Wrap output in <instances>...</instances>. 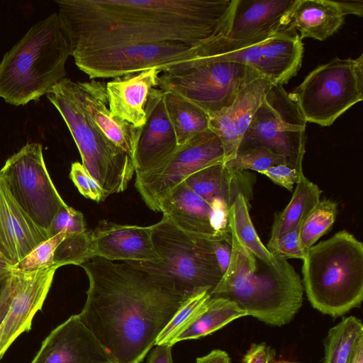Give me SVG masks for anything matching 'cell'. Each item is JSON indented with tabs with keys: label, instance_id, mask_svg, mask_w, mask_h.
I'll use <instances>...</instances> for the list:
<instances>
[{
	"label": "cell",
	"instance_id": "cell-1",
	"mask_svg": "<svg viewBox=\"0 0 363 363\" xmlns=\"http://www.w3.org/2000/svg\"><path fill=\"white\" fill-rule=\"evenodd\" d=\"M82 321L117 363H140L159 334L187 301L167 277L130 261L95 257Z\"/></svg>",
	"mask_w": 363,
	"mask_h": 363
},
{
	"label": "cell",
	"instance_id": "cell-2",
	"mask_svg": "<svg viewBox=\"0 0 363 363\" xmlns=\"http://www.w3.org/2000/svg\"><path fill=\"white\" fill-rule=\"evenodd\" d=\"M234 0H57L71 55L175 41L200 44L225 31Z\"/></svg>",
	"mask_w": 363,
	"mask_h": 363
},
{
	"label": "cell",
	"instance_id": "cell-3",
	"mask_svg": "<svg viewBox=\"0 0 363 363\" xmlns=\"http://www.w3.org/2000/svg\"><path fill=\"white\" fill-rule=\"evenodd\" d=\"M231 256L228 267L211 296L234 301L247 315L271 326L289 323L303 304V286L298 274L286 259L271 266L240 242L229 222Z\"/></svg>",
	"mask_w": 363,
	"mask_h": 363
},
{
	"label": "cell",
	"instance_id": "cell-4",
	"mask_svg": "<svg viewBox=\"0 0 363 363\" xmlns=\"http://www.w3.org/2000/svg\"><path fill=\"white\" fill-rule=\"evenodd\" d=\"M71 46L57 12L34 24L0 62V97L14 106L38 101L66 78Z\"/></svg>",
	"mask_w": 363,
	"mask_h": 363
},
{
	"label": "cell",
	"instance_id": "cell-5",
	"mask_svg": "<svg viewBox=\"0 0 363 363\" xmlns=\"http://www.w3.org/2000/svg\"><path fill=\"white\" fill-rule=\"evenodd\" d=\"M303 286L311 306L336 318L359 307L363 299V245L341 230L308 249Z\"/></svg>",
	"mask_w": 363,
	"mask_h": 363
},
{
	"label": "cell",
	"instance_id": "cell-6",
	"mask_svg": "<svg viewBox=\"0 0 363 363\" xmlns=\"http://www.w3.org/2000/svg\"><path fill=\"white\" fill-rule=\"evenodd\" d=\"M46 95L66 123L82 165L105 198L124 191L135 172L134 161L91 121L82 104L77 82L65 78Z\"/></svg>",
	"mask_w": 363,
	"mask_h": 363
},
{
	"label": "cell",
	"instance_id": "cell-7",
	"mask_svg": "<svg viewBox=\"0 0 363 363\" xmlns=\"http://www.w3.org/2000/svg\"><path fill=\"white\" fill-rule=\"evenodd\" d=\"M150 227L161 261L130 262L167 277L188 298L204 290L211 294L223 277L213 242L186 233L164 215Z\"/></svg>",
	"mask_w": 363,
	"mask_h": 363
},
{
	"label": "cell",
	"instance_id": "cell-8",
	"mask_svg": "<svg viewBox=\"0 0 363 363\" xmlns=\"http://www.w3.org/2000/svg\"><path fill=\"white\" fill-rule=\"evenodd\" d=\"M306 122L330 126L363 99V55L335 57L312 70L289 94Z\"/></svg>",
	"mask_w": 363,
	"mask_h": 363
},
{
	"label": "cell",
	"instance_id": "cell-9",
	"mask_svg": "<svg viewBox=\"0 0 363 363\" xmlns=\"http://www.w3.org/2000/svg\"><path fill=\"white\" fill-rule=\"evenodd\" d=\"M302 40L295 30H283L267 38L234 41L223 34L206 40L196 63L235 62L245 65L274 84L284 85L301 67Z\"/></svg>",
	"mask_w": 363,
	"mask_h": 363
},
{
	"label": "cell",
	"instance_id": "cell-10",
	"mask_svg": "<svg viewBox=\"0 0 363 363\" xmlns=\"http://www.w3.org/2000/svg\"><path fill=\"white\" fill-rule=\"evenodd\" d=\"M167 41L107 48L74 55L90 79L115 78L155 68L169 72L196 60L202 43Z\"/></svg>",
	"mask_w": 363,
	"mask_h": 363
},
{
	"label": "cell",
	"instance_id": "cell-11",
	"mask_svg": "<svg viewBox=\"0 0 363 363\" xmlns=\"http://www.w3.org/2000/svg\"><path fill=\"white\" fill-rule=\"evenodd\" d=\"M259 76L251 67L235 62H193L183 70L160 72L157 87L190 101L209 114L229 107L240 91Z\"/></svg>",
	"mask_w": 363,
	"mask_h": 363
},
{
	"label": "cell",
	"instance_id": "cell-12",
	"mask_svg": "<svg viewBox=\"0 0 363 363\" xmlns=\"http://www.w3.org/2000/svg\"><path fill=\"white\" fill-rule=\"evenodd\" d=\"M306 121L281 84H273L257 109L240 144L264 145L284 157L290 167L303 169Z\"/></svg>",
	"mask_w": 363,
	"mask_h": 363
},
{
	"label": "cell",
	"instance_id": "cell-13",
	"mask_svg": "<svg viewBox=\"0 0 363 363\" xmlns=\"http://www.w3.org/2000/svg\"><path fill=\"white\" fill-rule=\"evenodd\" d=\"M0 175L21 208L49 232L55 214L66 203L48 174L42 145L26 144L6 160Z\"/></svg>",
	"mask_w": 363,
	"mask_h": 363
},
{
	"label": "cell",
	"instance_id": "cell-14",
	"mask_svg": "<svg viewBox=\"0 0 363 363\" xmlns=\"http://www.w3.org/2000/svg\"><path fill=\"white\" fill-rule=\"evenodd\" d=\"M221 140L211 130L203 131L184 143L157 167L136 174L135 187L147 206L160 211L165 197L194 173L223 163Z\"/></svg>",
	"mask_w": 363,
	"mask_h": 363
},
{
	"label": "cell",
	"instance_id": "cell-15",
	"mask_svg": "<svg viewBox=\"0 0 363 363\" xmlns=\"http://www.w3.org/2000/svg\"><path fill=\"white\" fill-rule=\"evenodd\" d=\"M58 266L34 271L12 270L13 292L0 338V360L16 339L31 329L32 320L40 311L51 287Z\"/></svg>",
	"mask_w": 363,
	"mask_h": 363
},
{
	"label": "cell",
	"instance_id": "cell-16",
	"mask_svg": "<svg viewBox=\"0 0 363 363\" xmlns=\"http://www.w3.org/2000/svg\"><path fill=\"white\" fill-rule=\"evenodd\" d=\"M113 360L77 315L44 339L31 363H104Z\"/></svg>",
	"mask_w": 363,
	"mask_h": 363
},
{
	"label": "cell",
	"instance_id": "cell-17",
	"mask_svg": "<svg viewBox=\"0 0 363 363\" xmlns=\"http://www.w3.org/2000/svg\"><path fill=\"white\" fill-rule=\"evenodd\" d=\"M297 0H234L223 35L234 41L267 38L285 30Z\"/></svg>",
	"mask_w": 363,
	"mask_h": 363
},
{
	"label": "cell",
	"instance_id": "cell-18",
	"mask_svg": "<svg viewBox=\"0 0 363 363\" xmlns=\"http://www.w3.org/2000/svg\"><path fill=\"white\" fill-rule=\"evenodd\" d=\"M145 110L146 121L133 158L135 174L157 167L179 146L165 108L162 90L158 87L151 89Z\"/></svg>",
	"mask_w": 363,
	"mask_h": 363
},
{
	"label": "cell",
	"instance_id": "cell-19",
	"mask_svg": "<svg viewBox=\"0 0 363 363\" xmlns=\"http://www.w3.org/2000/svg\"><path fill=\"white\" fill-rule=\"evenodd\" d=\"M273 83L259 76L247 83L228 108L209 113V129L221 140L223 163L233 159L253 116Z\"/></svg>",
	"mask_w": 363,
	"mask_h": 363
},
{
	"label": "cell",
	"instance_id": "cell-20",
	"mask_svg": "<svg viewBox=\"0 0 363 363\" xmlns=\"http://www.w3.org/2000/svg\"><path fill=\"white\" fill-rule=\"evenodd\" d=\"M49 238V232L21 208L0 175V252L13 267Z\"/></svg>",
	"mask_w": 363,
	"mask_h": 363
},
{
	"label": "cell",
	"instance_id": "cell-21",
	"mask_svg": "<svg viewBox=\"0 0 363 363\" xmlns=\"http://www.w3.org/2000/svg\"><path fill=\"white\" fill-rule=\"evenodd\" d=\"M96 257L113 261L157 262L151 227L118 224L107 220L91 230Z\"/></svg>",
	"mask_w": 363,
	"mask_h": 363
},
{
	"label": "cell",
	"instance_id": "cell-22",
	"mask_svg": "<svg viewBox=\"0 0 363 363\" xmlns=\"http://www.w3.org/2000/svg\"><path fill=\"white\" fill-rule=\"evenodd\" d=\"M160 74V70L152 68L115 77L106 83L112 116L136 128L143 127L148 95L152 89L157 87Z\"/></svg>",
	"mask_w": 363,
	"mask_h": 363
},
{
	"label": "cell",
	"instance_id": "cell-23",
	"mask_svg": "<svg viewBox=\"0 0 363 363\" xmlns=\"http://www.w3.org/2000/svg\"><path fill=\"white\" fill-rule=\"evenodd\" d=\"M160 211L186 233L212 242L225 241L213 225L211 203L194 191L184 182L162 201Z\"/></svg>",
	"mask_w": 363,
	"mask_h": 363
},
{
	"label": "cell",
	"instance_id": "cell-24",
	"mask_svg": "<svg viewBox=\"0 0 363 363\" xmlns=\"http://www.w3.org/2000/svg\"><path fill=\"white\" fill-rule=\"evenodd\" d=\"M77 83L82 104L91 121L110 140L133 160L143 127L136 128L112 116L105 82L91 79Z\"/></svg>",
	"mask_w": 363,
	"mask_h": 363
},
{
	"label": "cell",
	"instance_id": "cell-25",
	"mask_svg": "<svg viewBox=\"0 0 363 363\" xmlns=\"http://www.w3.org/2000/svg\"><path fill=\"white\" fill-rule=\"evenodd\" d=\"M184 182L208 202L220 198L230 207L240 194L251 199L255 177L247 170L234 169L218 163L194 173Z\"/></svg>",
	"mask_w": 363,
	"mask_h": 363
},
{
	"label": "cell",
	"instance_id": "cell-26",
	"mask_svg": "<svg viewBox=\"0 0 363 363\" xmlns=\"http://www.w3.org/2000/svg\"><path fill=\"white\" fill-rule=\"evenodd\" d=\"M345 16L335 0H297L286 29L296 31L301 40L323 41L342 26Z\"/></svg>",
	"mask_w": 363,
	"mask_h": 363
},
{
	"label": "cell",
	"instance_id": "cell-27",
	"mask_svg": "<svg viewBox=\"0 0 363 363\" xmlns=\"http://www.w3.org/2000/svg\"><path fill=\"white\" fill-rule=\"evenodd\" d=\"M296 184L288 205L281 213L275 215L269 240H273L294 229L306 218L320 201L322 191L305 177L303 172L301 173Z\"/></svg>",
	"mask_w": 363,
	"mask_h": 363
},
{
	"label": "cell",
	"instance_id": "cell-28",
	"mask_svg": "<svg viewBox=\"0 0 363 363\" xmlns=\"http://www.w3.org/2000/svg\"><path fill=\"white\" fill-rule=\"evenodd\" d=\"M164 101L178 145L209 129V115L201 107L171 92L164 91Z\"/></svg>",
	"mask_w": 363,
	"mask_h": 363
},
{
	"label": "cell",
	"instance_id": "cell-29",
	"mask_svg": "<svg viewBox=\"0 0 363 363\" xmlns=\"http://www.w3.org/2000/svg\"><path fill=\"white\" fill-rule=\"evenodd\" d=\"M247 316L236 303L228 298L211 296L201 313L174 340L199 339L208 335L235 319Z\"/></svg>",
	"mask_w": 363,
	"mask_h": 363
},
{
	"label": "cell",
	"instance_id": "cell-30",
	"mask_svg": "<svg viewBox=\"0 0 363 363\" xmlns=\"http://www.w3.org/2000/svg\"><path fill=\"white\" fill-rule=\"evenodd\" d=\"M363 337L362 320L350 315L330 328L324 339L323 363H350L355 347Z\"/></svg>",
	"mask_w": 363,
	"mask_h": 363
},
{
	"label": "cell",
	"instance_id": "cell-31",
	"mask_svg": "<svg viewBox=\"0 0 363 363\" xmlns=\"http://www.w3.org/2000/svg\"><path fill=\"white\" fill-rule=\"evenodd\" d=\"M249 206L250 201L240 194L229 209V222L247 250L267 264L276 266L281 257L272 254L261 241L250 218Z\"/></svg>",
	"mask_w": 363,
	"mask_h": 363
},
{
	"label": "cell",
	"instance_id": "cell-32",
	"mask_svg": "<svg viewBox=\"0 0 363 363\" xmlns=\"http://www.w3.org/2000/svg\"><path fill=\"white\" fill-rule=\"evenodd\" d=\"M337 213V203L324 199L318 202L302 224L299 242L305 254L333 226Z\"/></svg>",
	"mask_w": 363,
	"mask_h": 363
},
{
	"label": "cell",
	"instance_id": "cell-33",
	"mask_svg": "<svg viewBox=\"0 0 363 363\" xmlns=\"http://www.w3.org/2000/svg\"><path fill=\"white\" fill-rule=\"evenodd\" d=\"M211 297L204 290L188 298L159 334L155 345L173 346L175 338L202 313Z\"/></svg>",
	"mask_w": 363,
	"mask_h": 363
},
{
	"label": "cell",
	"instance_id": "cell-34",
	"mask_svg": "<svg viewBox=\"0 0 363 363\" xmlns=\"http://www.w3.org/2000/svg\"><path fill=\"white\" fill-rule=\"evenodd\" d=\"M96 257L91 230L66 234L54 253V264L60 267L74 264L81 266Z\"/></svg>",
	"mask_w": 363,
	"mask_h": 363
},
{
	"label": "cell",
	"instance_id": "cell-35",
	"mask_svg": "<svg viewBox=\"0 0 363 363\" xmlns=\"http://www.w3.org/2000/svg\"><path fill=\"white\" fill-rule=\"evenodd\" d=\"M223 164L231 169L258 173L274 165L286 164L283 156L259 144H240L235 157Z\"/></svg>",
	"mask_w": 363,
	"mask_h": 363
},
{
	"label": "cell",
	"instance_id": "cell-36",
	"mask_svg": "<svg viewBox=\"0 0 363 363\" xmlns=\"http://www.w3.org/2000/svg\"><path fill=\"white\" fill-rule=\"evenodd\" d=\"M66 233H60L41 242L18 264L13 270L34 271L54 264L55 249L65 237Z\"/></svg>",
	"mask_w": 363,
	"mask_h": 363
},
{
	"label": "cell",
	"instance_id": "cell-37",
	"mask_svg": "<svg viewBox=\"0 0 363 363\" xmlns=\"http://www.w3.org/2000/svg\"><path fill=\"white\" fill-rule=\"evenodd\" d=\"M86 230V223L82 213L65 204L55 214L49 229V234L52 238L60 233L74 234Z\"/></svg>",
	"mask_w": 363,
	"mask_h": 363
},
{
	"label": "cell",
	"instance_id": "cell-38",
	"mask_svg": "<svg viewBox=\"0 0 363 363\" xmlns=\"http://www.w3.org/2000/svg\"><path fill=\"white\" fill-rule=\"evenodd\" d=\"M304 220L301 221L294 229L283 235L273 240H269L267 250L274 255L286 260L288 259L303 260L305 254L300 246L299 235Z\"/></svg>",
	"mask_w": 363,
	"mask_h": 363
},
{
	"label": "cell",
	"instance_id": "cell-39",
	"mask_svg": "<svg viewBox=\"0 0 363 363\" xmlns=\"http://www.w3.org/2000/svg\"><path fill=\"white\" fill-rule=\"evenodd\" d=\"M69 177L80 194L84 197L96 202L106 199L101 188L87 172L82 164L79 162H73Z\"/></svg>",
	"mask_w": 363,
	"mask_h": 363
},
{
	"label": "cell",
	"instance_id": "cell-40",
	"mask_svg": "<svg viewBox=\"0 0 363 363\" xmlns=\"http://www.w3.org/2000/svg\"><path fill=\"white\" fill-rule=\"evenodd\" d=\"M302 172L303 169L298 170L285 164H280L272 166L259 173L267 177L275 184L292 191L294 184L298 182Z\"/></svg>",
	"mask_w": 363,
	"mask_h": 363
},
{
	"label": "cell",
	"instance_id": "cell-41",
	"mask_svg": "<svg viewBox=\"0 0 363 363\" xmlns=\"http://www.w3.org/2000/svg\"><path fill=\"white\" fill-rule=\"evenodd\" d=\"M276 352L265 342L252 343L242 357L241 363H274Z\"/></svg>",
	"mask_w": 363,
	"mask_h": 363
},
{
	"label": "cell",
	"instance_id": "cell-42",
	"mask_svg": "<svg viewBox=\"0 0 363 363\" xmlns=\"http://www.w3.org/2000/svg\"><path fill=\"white\" fill-rule=\"evenodd\" d=\"M13 279L11 274L4 281L0 289V325L3 323L9 309L13 292Z\"/></svg>",
	"mask_w": 363,
	"mask_h": 363
},
{
	"label": "cell",
	"instance_id": "cell-43",
	"mask_svg": "<svg viewBox=\"0 0 363 363\" xmlns=\"http://www.w3.org/2000/svg\"><path fill=\"white\" fill-rule=\"evenodd\" d=\"M213 247L220 272L223 275L228 267L231 256V241L213 242Z\"/></svg>",
	"mask_w": 363,
	"mask_h": 363
},
{
	"label": "cell",
	"instance_id": "cell-44",
	"mask_svg": "<svg viewBox=\"0 0 363 363\" xmlns=\"http://www.w3.org/2000/svg\"><path fill=\"white\" fill-rule=\"evenodd\" d=\"M155 346L148 357L147 363H173L172 346L167 345Z\"/></svg>",
	"mask_w": 363,
	"mask_h": 363
},
{
	"label": "cell",
	"instance_id": "cell-45",
	"mask_svg": "<svg viewBox=\"0 0 363 363\" xmlns=\"http://www.w3.org/2000/svg\"><path fill=\"white\" fill-rule=\"evenodd\" d=\"M196 363H231V359L225 351L216 349L205 356L198 357Z\"/></svg>",
	"mask_w": 363,
	"mask_h": 363
},
{
	"label": "cell",
	"instance_id": "cell-46",
	"mask_svg": "<svg viewBox=\"0 0 363 363\" xmlns=\"http://www.w3.org/2000/svg\"><path fill=\"white\" fill-rule=\"evenodd\" d=\"M345 15L354 14L362 16L363 13V1L361 0L335 1Z\"/></svg>",
	"mask_w": 363,
	"mask_h": 363
},
{
	"label": "cell",
	"instance_id": "cell-47",
	"mask_svg": "<svg viewBox=\"0 0 363 363\" xmlns=\"http://www.w3.org/2000/svg\"><path fill=\"white\" fill-rule=\"evenodd\" d=\"M13 270V266L0 252V285L10 276Z\"/></svg>",
	"mask_w": 363,
	"mask_h": 363
},
{
	"label": "cell",
	"instance_id": "cell-48",
	"mask_svg": "<svg viewBox=\"0 0 363 363\" xmlns=\"http://www.w3.org/2000/svg\"><path fill=\"white\" fill-rule=\"evenodd\" d=\"M350 363H363V337L358 341Z\"/></svg>",
	"mask_w": 363,
	"mask_h": 363
},
{
	"label": "cell",
	"instance_id": "cell-49",
	"mask_svg": "<svg viewBox=\"0 0 363 363\" xmlns=\"http://www.w3.org/2000/svg\"><path fill=\"white\" fill-rule=\"evenodd\" d=\"M274 363H302V362H296V361H289V360H279V361H275Z\"/></svg>",
	"mask_w": 363,
	"mask_h": 363
},
{
	"label": "cell",
	"instance_id": "cell-50",
	"mask_svg": "<svg viewBox=\"0 0 363 363\" xmlns=\"http://www.w3.org/2000/svg\"><path fill=\"white\" fill-rule=\"evenodd\" d=\"M2 328H3V323L0 325V338H1V335Z\"/></svg>",
	"mask_w": 363,
	"mask_h": 363
},
{
	"label": "cell",
	"instance_id": "cell-51",
	"mask_svg": "<svg viewBox=\"0 0 363 363\" xmlns=\"http://www.w3.org/2000/svg\"><path fill=\"white\" fill-rule=\"evenodd\" d=\"M104 363H117L116 362L113 361V360H109L108 362H106Z\"/></svg>",
	"mask_w": 363,
	"mask_h": 363
}]
</instances>
